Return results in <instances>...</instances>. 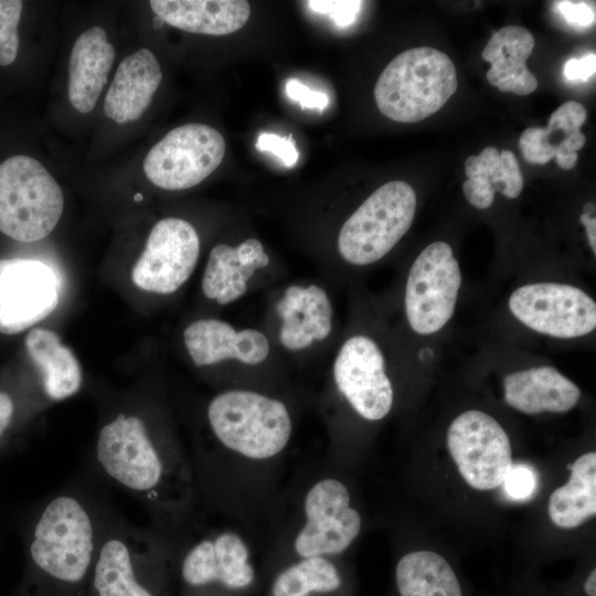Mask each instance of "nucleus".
<instances>
[{
  "instance_id": "nucleus-10",
  "label": "nucleus",
  "mask_w": 596,
  "mask_h": 596,
  "mask_svg": "<svg viewBox=\"0 0 596 596\" xmlns=\"http://www.w3.org/2000/svg\"><path fill=\"white\" fill-rule=\"evenodd\" d=\"M509 308L530 329L554 338L583 337L596 327L595 300L567 284L523 285L511 294Z\"/></svg>"
},
{
  "instance_id": "nucleus-12",
  "label": "nucleus",
  "mask_w": 596,
  "mask_h": 596,
  "mask_svg": "<svg viewBox=\"0 0 596 596\" xmlns=\"http://www.w3.org/2000/svg\"><path fill=\"white\" fill-rule=\"evenodd\" d=\"M199 254L200 240L192 224L179 217L160 220L132 268V281L146 291L174 292L193 273Z\"/></svg>"
},
{
  "instance_id": "nucleus-21",
  "label": "nucleus",
  "mask_w": 596,
  "mask_h": 596,
  "mask_svg": "<svg viewBox=\"0 0 596 596\" xmlns=\"http://www.w3.org/2000/svg\"><path fill=\"white\" fill-rule=\"evenodd\" d=\"M532 33L520 25H507L494 32L482 51V58L491 63L486 77L500 92L529 95L538 87V79L526 66L534 49Z\"/></svg>"
},
{
  "instance_id": "nucleus-22",
  "label": "nucleus",
  "mask_w": 596,
  "mask_h": 596,
  "mask_svg": "<svg viewBox=\"0 0 596 596\" xmlns=\"http://www.w3.org/2000/svg\"><path fill=\"white\" fill-rule=\"evenodd\" d=\"M25 348L41 373L44 394L62 401L76 394L83 382L81 365L60 337L47 329H32L25 337Z\"/></svg>"
},
{
  "instance_id": "nucleus-37",
  "label": "nucleus",
  "mask_w": 596,
  "mask_h": 596,
  "mask_svg": "<svg viewBox=\"0 0 596 596\" xmlns=\"http://www.w3.org/2000/svg\"><path fill=\"white\" fill-rule=\"evenodd\" d=\"M555 7L568 23L578 26H589L595 21L594 10L585 2L557 1Z\"/></svg>"
},
{
  "instance_id": "nucleus-16",
  "label": "nucleus",
  "mask_w": 596,
  "mask_h": 596,
  "mask_svg": "<svg viewBox=\"0 0 596 596\" xmlns=\"http://www.w3.org/2000/svg\"><path fill=\"white\" fill-rule=\"evenodd\" d=\"M151 540L130 531L100 538L93 564L97 596H153L137 576V565Z\"/></svg>"
},
{
  "instance_id": "nucleus-34",
  "label": "nucleus",
  "mask_w": 596,
  "mask_h": 596,
  "mask_svg": "<svg viewBox=\"0 0 596 596\" xmlns=\"http://www.w3.org/2000/svg\"><path fill=\"white\" fill-rule=\"evenodd\" d=\"M235 248L238 263L249 278L257 269L269 264L263 244L256 238H247Z\"/></svg>"
},
{
  "instance_id": "nucleus-8",
  "label": "nucleus",
  "mask_w": 596,
  "mask_h": 596,
  "mask_svg": "<svg viewBox=\"0 0 596 596\" xmlns=\"http://www.w3.org/2000/svg\"><path fill=\"white\" fill-rule=\"evenodd\" d=\"M461 273L446 242H434L414 260L405 286V313L418 334L439 331L453 317Z\"/></svg>"
},
{
  "instance_id": "nucleus-36",
  "label": "nucleus",
  "mask_w": 596,
  "mask_h": 596,
  "mask_svg": "<svg viewBox=\"0 0 596 596\" xmlns=\"http://www.w3.org/2000/svg\"><path fill=\"white\" fill-rule=\"evenodd\" d=\"M464 194L468 202L478 209H488L494 200V189L492 184L481 178H467L462 185Z\"/></svg>"
},
{
  "instance_id": "nucleus-14",
  "label": "nucleus",
  "mask_w": 596,
  "mask_h": 596,
  "mask_svg": "<svg viewBox=\"0 0 596 596\" xmlns=\"http://www.w3.org/2000/svg\"><path fill=\"white\" fill-rule=\"evenodd\" d=\"M339 392L364 419L380 421L391 411L394 392L381 349L366 336H353L340 348L333 363Z\"/></svg>"
},
{
  "instance_id": "nucleus-19",
  "label": "nucleus",
  "mask_w": 596,
  "mask_h": 596,
  "mask_svg": "<svg viewBox=\"0 0 596 596\" xmlns=\"http://www.w3.org/2000/svg\"><path fill=\"white\" fill-rule=\"evenodd\" d=\"M504 400L525 414L564 413L581 398V390L552 366L531 368L508 374L503 380Z\"/></svg>"
},
{
  "instance_id": "nucleus-23",
  "label": "nucleus",
  "mask_w": 596,
  "mask_h": 596,
  "mask_svg": "<svg viewBox=\"0 0 596 596\" xmlns=\"http://www.w3.org/2000/svg\"><path fill=\"white\" fill-rule=\"evenodd\" d=\"M568 468L570 480L549 500L550 518L563 529L579 526L596 514V453L582 455Z\"/></svg>"
},
{
  "instance_id": "nucleus-15",
  "label": "nucleus",
  "mask_w": 596,
  "mask_h": 596,
  "mask_svg": "<svg viewBox=\"0 0 596 596\" xmlns=\"http://www.w3.org/2000/svg\"><path fill=\"white\" fill-rule=\"evenodd\" d=\"M185 348L198 365H211L233 359L245 364H259L269 353L266 336L256 329L236 331L228 322L201 319L183 332Z\"/></svg>"
},
{
  "instance_id": "nucleus-11",
  "label": "nucleus",
  "mask_w": 596,
  "mask_h": 596,
  "mask_svg": "<svg viewBox=\"0 0 596 596\" xmlns=\"http://www.w3.org/2000/svg\"><path fill=\"white\" fill-rule=\"evenodd\" d=\"M187 547L180 573L189 587L243 592L254 584L253 545L240 530L214 529Z\"/></svg>"
},
{
  "instance_id": "nucleus-26",
  "label": "nucleus",
  "mask_w": 596,
  "mask_h": 596,
  "mask_svg": "<svg viewBox=\"0 0 596 596\" xmlns=\"http://www.w3.org/2000/svg\"><path fill=\"white\" fill-rule=\"evenodd\" d=\"M465 172L467 178L488 180L494 191L509 199L519 196L523 189L519 161L510 150L499 151L494 147H487L479 155L466 159Z\"/></svg>"
},
{
  "instance_id": "nucleus-25",
  "label": "nucleus",
  "mask_w": 596,
  "mask_h": 596,
  "mask_svg": "<svg viewBox=\"0 0 596 596\" xmlns=\"http://www.w3.org/2000/svg\"><path fill=\"white\" fill-rule=\"evenodd\" d=\"M342 577L331 557L297 558L274 578L270 596H324L340 589Z\"/></svg>"
},
{
  "instance_id": "nucleus-2",
  "label": "nucleus",
  "mask_w": 596,
  "mask_h": 596,
  "mask_svg": "<svg viewBox=\"0 0 596 596\" xmlns=\"http://www.w3.org/2000/svg\"><path fill=\"white\" fill-rule=\"evenodd\" d=\"M207 422L228 462L249 469L272 466L289 445L292 422L280 400L251 390H228L209 403Z\"/></svg>"
},
{
  "instance_id": "nucleus-18",
  "label": "nucleus",
  "mask_w": 596,
  "mask_h": 596,
  "mask_svg": "<svg viewBox=\"0 0 596 596\" xmlns=\"http://www.w3.org/2000/svg\"><path fill=\"white\" fill-rule=\"evenodd\" d=\"M114 60L115 49L103 28H91L75 40L68 60L67 95L81 114L94 109Z\"/></svg>"
},
{
  "instance_id": "nucleus-1",
  "label": "nucleus",
  "mask_w": 596,
  "mask_h": 596,
  "mask_svg": "<svg viewBox=\"0 0 596 596\" xmlns=\"http://www.w3.org/2000/svg\"><path fill=\"white\" fill-rule=\"evenodd\" d=\"M96 460L111 480L158 511L178 514L193 499L185 456L158 443L137 415L120 413L99 429Z\"/></svg>"
},
{
  "instance_id": "nucleus-40",
  "label": "nucleus",
  "mask_w": 596,
  "mask_h": 596,
  "mask_svg": "<svg viewBox=\"0 0 596 596\" xmlns=\"http://www.w3.org/2000/svg\"><path fill=\"white\" fill-rule=\"evenodd\" d=\"M14 404L9 394L0 391V438L11 423Z\"/></svg>"
},
{
  "instance_id": "nucleus-17",
  "label": "nucleus",
  "mask_w": 596,
  "mask_h": 596,
  "mask_svg": "<svg viewBox=\"0 0 596 596\" xmlns=\"http://www.w3.org/2000/svg\"><path fill=\"white\" fill-rule=\"evenodd\" d=\"M162 81L149 49H139L118 65L104 100V113L117 124L136 121L147 110Z\"/></svg>"
},
{
  "instance_id": "nucleus-4",
  "label": "nucleus",
  "mask_w": 596,
  "mask_h": 596,
  "mask_svg": "<svg viewBox=\"0 0 596 596\" xmlns=\"http://www.w3.org/2000/svg\"><path fill=\"white\" fill-rule=\"evenodd\" d=\"M64 209L63 192L34 158L17 155L0 163V232L23 243L46 237Z\"/></svg>"
},
{
  "instance_id": "nucleus-27",
  "label": "nucleus",
  "mask_w": 596,
  "mask_h": 596,
  "mask_svg": "<svg viewBox=\"0 0 596 596\" xmlns=\"http://www.w3.org/2000/svg\"><path fill=\"white\" fill-rule=\"evenodd\" d=\"M585 107L574 100L562 104L551 115L547 126L543 128L547 136L556 137L557 140L556 163L565 170L572 169L577 160V151L585 145V135L581 131L586 120Z\"/></svg>"
},
{
  "instance_id": "nucleus-20",
  "label": "nucleus",
  "mask_w": 596,
  "mask_h": 596,
  "mask_svg": "<svg viewBox=\"0 0 596 596\" xmlns=\"http://www.w3.org/2000/svg\"><path fill=\"white\" fill-rule=\"evenodd\" d=\"M163 23L190 33L226 35L242 29L251 15L244 0H152Z\"/></svg>"
},
{
  "instance_id": "nucleus-43",
  "label": "nucleus",
  "mask_w": 596,
  "mask_h": 596,
  "mask_svg": "<svg viewBox=\"0 0 596 596\" xmlns=\"http://www.w3.org/2000/svg\"><path fill=\"white\" fill-rule=\"evenodd\" d=\"M135 200H136V201H140V200H141V195H140V194L135 195Z\"/></svg>"
},
{
  "instance_id": "nucleus-31",
  "label": "nucleus",
  "mask_w": 596,
  "mask_h": 596,
  "mask_svg": "<svg viewBox=\"0 0 596 596\" xmlns=\"http://www.w3.org/2000/svg\"><path fill=\"white\" fill-rule=\"evenodd\" d=\"M362 3V1L353 0H313L306 2L309 10L328 15L339 26H347L353 23Z\"/></svg>"
},
{
  "instance_id": "nucleus-24",
  "label": "nucleus",
  "mask_w": 596,
  "mask_h": 596,
  "mask_svg": "<svg viewBox=\"0 0 596 596\" xmlns=\"http://www.w3.org/2000/svg\"><path fill=\"white\" fill-rule=\"evenodd\" d=\"M400 596H464L449 563L430 551L405 554L395 568Z\"/></svg>"
},
{
  "instance_id": "nucleus-29",
  "label": "nucleus",
  "mask_w": 596,
  "mask_h": 596,
  "mask_svg": "<svg viewBox=\"0 0 596 596\" xmlns=\"http://www.w3.org/2000/svg\"><path fill=\"white\" fill-rule=\"evenodd\" d=\"M301 326L313 340L326 339L332 329V307L327 292L317 285L306 287Z\"/></svg>"
},
{
  "instance_id": "nucleus-39",
  "label": "nucleus",
  "mask_w": 596,
  "mask_h": 596,
  "mask_svg": "<svg viewBox=\"0 0 596 596\" xmlns=\"http://www.w3.org/2000/svg\"><path fill=\"white\" fill-rule=\"evenodd\" d=\"M594 203L585 205V212L581 215V222L585 226L587 240L593 253H596V219Z\"/></svg>"
},
{
  "instance_id": "nucleus-5",
  "label": "nucleus",
  "mask_w": 596,
  "mask_h": 596,
  "mask_svg": "<svg viewBox=\"0 0 596 596\" xmlns=\"http://www.w3.org/2000/svg\"><path fill=\"white\" fill-rule=\"evenodd\" d=\"M287 541L294 560L331 557L348 550L360 534L362 518L348 487L333 476H320L304 490Z\"/></svg>"
},
{
  "instance_id": "nucleus-13",
  "label": "nucleus",
  "mask_w": 596,
  "mask_h": 596,
  "mask_svg": "<svg viewBox=\"0 0 596 596\" xmlns=\"http://www.w3.org/2000/svg\"><path fill=\"white\" fill-rule=\"evenodd\" d=\"M60 280L45 263L0 259V333L22 332L50 316L58 305Z\"/></svg>"
},
{
  "instance_id": "nucleus-38",
  "label": "nucleus",
  "mask_w": 596,
  "mask_h": 596,
  "mask_svg": "<svg viewBox=\"0 0 596 596\" xmlns=\"http://www.w3.org/2000/svg\"><path fill=\"white\" fill-rule=\"evenodd\" d=\"M595 54H588L579 58H570L564 65V75L570 81H587L595 74Z\"/></svg>"
},
{
  "instance_id": "nucleus-32",
  "label": "nucleus",
  "mask_w": 596,
  "mask_h": 596,
  "mask_svg": "<svg viewBox=\"0 0 596 596\" xmlns=\"http://www.w3.org/2000/svg\"><path fill=\"white\" fill-rule=\"evenodd\" d=\"M507 494L514 500L528 499L536 487V476L526 465H511L503 482Z\"/></svg>"
},
{
  "instance_id": "nucleus-28",
  "label": "nucleus",
  "mask_w": 596,
  "mask_h": 596,
  "mask_svg": "<svg viewBox=\"0 0 596 596\" xmlns=\"http://www.w3.org/2000/svg\"><path fill=\"white\" fill-rule=\"evenodd\" d=\"M249 277L238 263L236 248L217 244L211 252L202 278V290L209 299H216L223 288L234 280L247 283Z\"/></svg>"
},
{
  "instance_id": "nucleus-30",
  "label": "nucleus",
  "mask_w": 596,
  "mask_h": 596,
  "mask_svg": "<svg viewBox=\"0 0 596 596\" xmlns=\"http://www.w3.org/2000/svg\"><path fill=\"white\" fill-rule=\"evenodd\" d=\"M19 0H0V65L11 64L18 54V24L22 13Z\"/></svg>"
},
{
  "instance_id": "nucleus-6",
  "label": "nucleus",
  "mask_w": 596,
  "mask_h": 596,
  "mask_svg": "<svg viewBox=\"0 0 596 596\" xmlns=\"http://www.w3.org/2000/svg\"><path fill=\"white\" fill-rule=\"evenodd\" d=\"M415 210L416 194L408 183H384L342 225L338 236L340 255L356 266L380 260L406 234Z\"/></svg>"
},
{
  "instance_id": "nucleus-42",
  "label": "nucleus",
  "mask_w": 596,
  "mask_h": 596,
  "mask_svg": "<svg viewBox=\"0 0 596 596\" xmlns=\"http://www.w3.org/2000/svg\"><path fill=\"white\" fill-rule=\"evenodd\" d=\"M153 22H155V23H153V26L157 28V29H159V28H161V26L163 25L162 20L159 19L158 17H156V18L153 19Z\"/></svg>"
},
{
  "instance_id": "nucleus-9",
  "label": "nucleus",
  "mask_w": 596,
  "mask_h": 596,
  "mask_svg": "<svg viewBox=\"0 0 596 596\" xmlns=\"http://www.w3.org/2000/svg\"><path fill=\"white\" fill-rule=\"evenodd\" d=\"M447 446L461 477L478 490L501 486L512 465L508 434L481 411L464 412L451 422Z\"/></svg>"
},
{
  "instance_id": "nucleus-33",
  "label": "nucleus",
  "mask_w": 596,
  "mask_h": 596,
  "mask_svg": "<svg viewBox=\"0 0 596 596\" xmlns=\"http://www.w3.org/2000/svg\"><path fill=\"white\" fill-rule=\"evenodd\" d=\"M255 148L262 152H272L288 168L294 167L299 158V152L291 136L262 132L257 138Z\"/></svg>"
},
{
  "instance_id": "nucleus-35",
  "label": "nucleus",
  "mask_w": 596,
  "mask_h": 596,
  "mask_svg": "<svg viewBox=\"0 0 596 596\" xmlns=\"http://www.w3.org/2000/svg\"><path fill=\"white\" fill-rule=\"evenodd\" d=\"M287 96L298 102L302 109H318L322 111L329 104L327 94L312 91L298 78L291 77L286 83Z\"/></svg>"
},
{
  "instance_id": "nucleus-7",
  "label": "nucleus",
  "mask_w": 596,
  "mask_h": 596,
  "mask_svg": "<svg viewBox=\"0 0 596 596\" xmlns=\"http://www.w3.org/2000/svg\"><path fill=\"white\" fill-rule=\"evenodd\" d=\"M226 145L222 134L204 124H187L170 130L147 153L143 172L158 188H192L222 162Z\"/></svg>"
},
{
  "instance_id": "nucleus-41",
  "label": "nucleus",
  "mask_w": 596,
  "mask_h": 596,
  "mask_svg": "<svg viewBox=\"0 0 596 596\" xmlns=\"http://www.w3.org/2000/svg\"><path fill=\"white\" fill-rule=\"evenodd\" d=\"M584 588H585V593L588 595V596H596V571L595 568L589 573L586 582H585V585H584Z\"/></svg>"
},
{
  "instance_id": "nucleus-3",
  "label": "nucleus",
  "mask_w": 596,
  "mask_h": 596,
  "mask_svg": "<svg viewBox=\"0 0 596 596\" xmlns=\"http://www.w3.org/2000/svg\"><path fill=\"white\" fill-rule=\"evenodd\" d=\"M458 87L456 67L434 47L409 49L383 70L374 87L380 111L398 123H416L438 111Z\"/></svg>"
}]
</instances>
